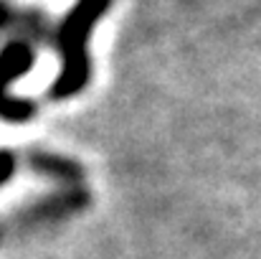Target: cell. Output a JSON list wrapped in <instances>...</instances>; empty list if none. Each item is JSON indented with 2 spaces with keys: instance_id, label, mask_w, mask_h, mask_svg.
<instances>
[{
  "instance_id": "1",
  "label": "cell",
  "mask_w": 261,
  "mask_h": 259,
  "mask_svg": "<svg viewBox=\"0 0 261 259\" xmlns=\"http://www.w3.org/2000/svg\"><path fill=\"white\" fill-rule=\"evenodd\" d=\"M112 0H76L69 15L59 28V51L64 59V69L51 86L54 99H69L79 94L89 82V56L87 41L96 20L107 13Z\"/></svg>"
},
{
  "instance_id": "2",
  "label": "cell",
  "mask_w": 261,
  "mask_h": 259,
  "mask_svg": "<svg viewBox=\"0 0 261 259\" xmlns=\"http://www.w3.org/2000/svg\"><path fill=\"white\" fill-rule=\"evenodd\" d=\"M31 61H33L31 49H25V46H20V43H18V46H8L5 54L0 56V112H5V114L13 117V120H25V117H31L33 107H31L28 102H18V99L8 102V99L3 97V86H5V82L18 79V77L31 66Z\"/></svg>"
},
{
  "instance_id": "3",
  "label": "cell",
  "mask_w": 261,
  "mask_h": 259,
  "mask_svg": "<svg viewBox=\"0 0 261 259\" xmlns=\"http://www.w3.org/2000/svg\"><path fill=\"white\" fill-rule=\"evenodd\" d=\"M10 173H13V158H10L8 153H0V183H3Z\"/></svg>"
}]
</instances>
